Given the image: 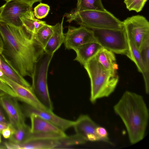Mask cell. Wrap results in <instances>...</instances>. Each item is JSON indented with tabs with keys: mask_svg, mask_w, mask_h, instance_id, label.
Here are the masks:
<instances>
[{
	"mask_svg": "<svg viewBox=\"0 0 149 149\" xmlns=\"http://www.w3.org/2000/svg\"><path fill=\"white\" fill-rule=\"evenodd\" d=\"M4 0V1H6V2H8V1H10V0Z\"/></svg>",
	"mask_w": 149,
	"mask_h": 149,
	"instance_id": "cell-37",
	"label": "cell"
},
{
	"mask_svg": "<svg viewBox=\"0 0 149 149\" xmlns=\"http://www.w3.org/2000/svg\"><path fill=\"white\" fill-rule=\"evenodd\" d=\"M147 0H124V3L127 8L129 10H134L136 12H140Z\"/></svg>",
	"mask_w": 149,
	"mask_h": 149,
	"instance_id": "cell-25",
	"label": "cell"
},
{
	"mask_svg": "<svg viewBox=\"0 0 149 149\" xmlns=\"http://www.w3.org/2000/svg\"><path fill=\"white\" fill-rule=\"evenodd\" d=\"M3 41L1 38V37L0 35V54H1L2 53V52L3 49Z\"/></svg>",
	"mask_w": 149,
	"mask_h": 149,
	"instance_id": "cell-34",
	"label": "cell"
},
{
	"mask_svg": "<svg viewBox=\"0 0 149 149\" xmlns=\"http://www.w3.org/2000/svg\"><path fill=\"white\" fill-rule=\"evenodd\" d=\"M53 56L44 52L36 63L31 77L32 91L41 104L50 111H52L53 107L49 91L47 76Z\"/></svg>",
	"mask_w": 149,
	"mask_h": 149,
	"instance_id": "cell-5",
	"label": "cell"
},
{
	"mask_svg": "<svg viewBox=\"0 0 149 149\" xmlns=\"http://www.w3.org/2000/svg\"><path fill=\"white\" fill-rule=\"evenodd\" d=\"M20 1L25 3L32 8V6L34 3L36 2H41L42 0H18Z\"/></svg>",
	"mask_w": 149,
	"mask_h": 149,
	"instance_id": "cell-31",
	"label": "cell"
},
{
	"mask_svg": "<svg viewBox=\"0 0 149 149\" xmlns=\"http://www.w3.org/2000/svg\"><path fill=\"white\" fill-rule=\"evenodd\" d=\"M66 22L74 21L77 24L90 29H122L123 22L109 12L88 10L77 11L75 10L65 13Z\"/></svg>",
	"mask_w": 149,
	"mask_h": 149,
	"instance_id": "cell-4",
	"label": "cell"
},
{
	"mask_svg": "<svg viewBox=\"0 0 149 149\" xmlns=\"http://www.w3.org/2000/svg\"><path fill=\"white\" fill-rule=\"evenodd\" d=\"M32 9L18 0H11L0 8V22L21 27L23 25L20 17Z\"/></svg>",
	"mask_w": 149,
	"mask_h": 149,
	"instance_id": "cell-8",
	"label": "cell"
},
{
	"mask_svg": "<svg viewBox=\"0 0 149 149\" xmlns=\"http://www.w3.org/2000/svg\"><path fill=\"white\" fill-rule=\"evenodd\" d=\"M0 105L6 113L9 123L15 128L25 123L24 113L17 99L8 95L0 97Z\"/></svg>",
	"mask_w": 149,
	"mask_h": 149,
	"instance_id": "cell-12",
	"label": "cell"
},
{
	"mask_svg": "<svg viewBox=\"0 0 149 149\" xmlns=\"http://www.w3.org/2000/svg\"><path fill=\"white\" fill-rule=\"evenodd\" d=\"M96 40L102 47L114 53L129 54L127 37L124 28L122 29H91Z\"/></svg>",
	"mask_w": 149,
	"mask_h": 149,
	"instance_id": "cell-6",
	"label": "cell"
},
{
	"mask_svg": "<svg viewBox=\"0 0 149 149\" xmlns=\"http://www.w3.org/2000/svg\"><path fill=\"white\" fill-rule=\"evenodd\" d=\"M84 66L90 80L91 102L94 103L97 99L110 95L114 91L118 81L116 71L105 69L95 56Z\"/></svg>",
	"mask_w": 149,
	"mask_h": 149,
	"instance_id": "cell-3",
	"label": "cell"
},
{
	"mask_svg": "<svg viewBox=\"0 0 149 149\" xmlns=\"http://www.w3.org/2000/svg\"><path fill=\"white\" fill-rule=\"evenodd\" d=\"M0 79L8 85L16 94L17 99L34 108L47 110L40 102L31 88L23 86L3 75Z\"/></svg>",
	"mask_w": 149,
	"mask_h": 149,
	"instance_id": "cell-10",
	"label": "cell"
},
{
	"mask_svg": "<svg viewBox=\"0 0 149 149\" xmlns=\"http://www.w3.org/2000/svg\"><path fill=\"white\" fill-rule=\"evenodd\" d=\"M28 117L31 120V132L57 134L63 136L67 135L65 132L38 116L31 114Z\"/></svg>",
	"mask_w": 149,
	"mask_h": 149,
	"instance_id": "cell-15",
	"label": "cell"
},
{
	"mask_svg": "<svg viewBox=\"0 0 149 149\" xmlns=\"http://www.w3.org/2000/svg\"><path fill=\"white\" fill-rule=\"evenodd\" d=\"M0 123L8 124L9 123L7 120L4 113L0 107Z\"/></svg>",
	"mask_w": 149,
	"mask_h": 149,
	"instance_id": "cell-32",
	"label": "cell"
},
{
	"mask_svg": "<svg viewBox=\"0 0 149 149\" xmlns=\"http://www.w3.org/2000/svg\"><path fill=\"white\" fill-rule=\"evenodd\" d=\"M4 75L14 81L26 87L31 88V85L0 54V77Z\"/></svg>",
	"mask_w": 149,
	"mask_h": 149,
	"instance_id": "cell-19",
	"label": "cell"
},
{
	"mask_svg": "<svg viewBox=\"0 0 149 149\" xmlns=\"http://www.w3.org/2000/svg\"><path fill=\"white\" fill-rule=\"evenodd\" d=\"M30 127L25 123L15 128V130L9 139V142L15 144H20L29 140L30 134Z\"/></svg>",
	"mask_w": 149,
	"mask_h": 149,
	"instance_id": "cell-22",
	"label": "cell"
},
{
	"mask_svg": "<svg viewBox=\"0 0 149 149\" xmlns=\"http://www.w3.org/2000/svg\"><path fill=\"white\" fill-rule=\"evenodd\" d=\"M0 89L7 95L17 99V96L11 88L0 79Z\"/></svg>",
	"mask_w": 149,
	"mask_h": 149,
	"instance_id": "cell-29",
	"label": "cell"
},
{
	"mask_svg": "<svg viewBox=\"0 0 149 149\" xmlns=\"http://www.w3.org/2000/svg\"><path fill=\"white\" fill-rule=\"evenodd\" d=\"M50 10V6L48 4L40 2L34 8L33 12L37 18L42 19L46 17Z\"/></svg>",
	"mask_w": 149,
	"mask_h": 149,
	"instance_id": "cell-26",
	"label": "cell"
},
{
	"mask_svg": "<svg viewBox=\"0 0 149 149\" xmlns=\"http://www.w3.org/2000/svg\"><path fill=\"white\" fill-rule=\"evenodd\" d=\"M8 124L0 123V134H1L2 130L6 127Z\"/></svg>",
	"mask_w": 149,
	"mask_h": 149,
	"instance_id": "cell-33",
	"label": "cell"
},
{
	"mask_svg": "<svg viewBox=\"0 0 149 149\" xmlns=\"http://www.w3.org/2000/svg\"><path fill=\"white\" fill-rule=\"evenodd\" d=\"M102 47L101 46L96 42H89L80 45L74 51L76 56L74 60L84 65L95 57Z\"/></svg>",
	"mask_w": 149,
	"mask_h": 149,
	"instance_id": "cell-18",
	"label": "cell"
},
{
	"mask_svg": "<svg viewBox=\"0 0 149 149\" xmlns=\"http://www.w3.org/2000/svg\"><path fill=\"white\" fill-rule=\"evenodd\" d=\"M140 52L146 71L149 74V40L144 44Z\"/></svg>",
	"mask_w": 149,
	"mask_h": 149,
	"instance_id": "cell-27",
	"label": "cell"
},
{
	"mask_svg": "<svg viewBox=\"0 0 149 149\" xmlns=\"http://www.w3.org/2000/svg\"><path fill=\"white\" fill-rule=\"evenodd\" d=\"M15 128L9 123L6 127L2 130L1 134L4 138L9 139L14 133Z\"/></svg>",
	"mask_w": 149,
	"mask_h": 149,
	"instance_id": "cell-30",
	"label": "cell"
},
{
	"mask_svg": "<svg viewBox=\"0 0 149 149\" xmlns=\"http://www.w3.org/2000/svg\"><path fill=\"white\" fill-rule=\"evenodd\" d=\"M126 33L129 50V54L128 57L134 62L138 71L142 74L145 82V91L146 93L148 94L149 92V74L146 71L140 52L137 48L132 37L128 33Z\"/></svg>",
	"mask_w": 149,
	"mask_h": 149,
	"instance_id": "cell-16",
	"label": "cell"
},
{
	"mask_svg": "<svg viewBox=\"0 0 149 149\" xmlns=\"http://www.w3.org/2000/svg\"><path fill=\"white\" fill-rule=\"evenodd\" d=\"M98 125L88 115H80L75 121L72 127L75 134L86 142L101 141L96 129Z\"/></svg>",
	"mask_w": 149,
	"mask_h": 149,
	"instance_id": "cell-11",
	"label": "cell"
},
{
	"mask_svg": "<svg viewBox=\"0 0 149 149\" xmlns=\"http://www.w3.org/2000/svg\"><path fill=\"white\" fill-rule=\"evenodd\" d=\"M25 108V116L34 114L39 116L53 124L65 132L72 127L74 121L61 117L55 114L52 111L37 109L27 105Z\"/></svg>",
	"mask_w": 149,
	"mask_h": 149,
	"instance_id": "cell-14",
	"label": "cell"
},
{
	"mask_svg": "<svg viewBox=\"0 0 149 149\" xmlns=\"http://www.w3.org/2000/svg\"><path fill=\"white\" fill-rule=\"evenodd\" d=\"M20 19L23 26L29 32L34 35L46 24L45 21L36 19L32 10L22 15Z\"/></svg>",
	"mask_w": 149,
	"mask_h": 149,
	"instance_id": "cell-21",
	"label": "cell"
},
{
	"mask_svg": "<svg viewBox=\"0 0 149 149\" xmlns=\"http://www.w3.org/2000/svg\"><path fill=\"white\" fill-rule=\"evenodd\" d=\"M1 142V135L0 134V143ZM5 147L4 145L3 146H0V147Z\"/></svg>",
	"mask_w": 149,
	"mask_h": 149,
	"instance_id": "cell-36",
	"label": "cell"
},
{
	"mask_svg": "<svg viewBox=\"0 0 149 149\" xmlns=\"http://www.w3.org/2000/svg\"><path fill=\"white\" fill-rule=\"evenodd\" d=\"M96 132L101 141L111 144L109 138L107 131L105 128L98 126L96 128Z\"/></svg>",
	"mask_w": 149,
	"mask_h": 149,
	"instance_id": "cell-28",
	"label": "cell"
},
{
	"mask_svg": "<svg viewBox=\"0 0 149 149\" xmlns=\"http://www.w3.org/2000/svg\"><path fill=\"white\" fill-rule=\"evenodd\" d=\"M63 43L66 49L75 51L79 46L91 42H97L92 31L80 26L78 27L69 26L67 32L64 34Z\"/></svg>",
	"mask_w": 149,
	"mask_h": 149,
	"instance_id": "cell-9",
	"label": "cell"
},
{
	"mask_svg": "<svg viewBox=\"0 0 149 149\" xmlns=\"http://www.w3.org/2000/svg\"><path fill=\"white\" fill-rule=\"evenodd\" d=\"M6 95L7 94L4 91L0 89V97Z\"/></svg>",
	"mask_w": 149,
	"mask_h": 149,
	"instance_id": "cell-35",
	"label": "cell"
},
{
	"mask_svg": "<svg viewBox=\"0 0 149 149\" xmlns=\"http://www.w3.org/2000/svg\"><path fill=\"white\" fill-rule=\"evenodd\" d=\"M77 7L75 9L80 11L88 10L106 11L102 0H77Z\"/></svg>",
	"mask_w": 149,
	"mask_h": 149,
	"instance_id": "cell-23",
	"label": "cell"
},
{
	"mask_svg": "<svg viewBox=\"0 0 149 149\" xmlns=\"http://www.w3.org/2000/svg\"><path fill=\"white\" fill-rule=\"evenodd\" d=\"M123 22L126 32L132 38L140 51L144 44L149 40V22L144 17L136 15L128 17Z\"/></svg>",
	"mask_w": 149,
	"mask_h": 149,
	"instance_id": "cell-7",
	"label": "cell"
},
{
	"mask_svg": "<svg viewBox=\"0 0 149 149\" xmlns=\"http://www.w3.org/2000/svg\"><path fill=\"white\" fill-rule=\"evenodd\" d=\"M59 138H42L29 140L20 144L10 143L8 144V149H49L65 147V137Z\"/></svg>",
	"mask_w": 149,
	"mask_h": 149,
	"instance_id": "cell-13",
	"label": "cell"
},
{
	"mask_svg": "<svg viewBox=\"0 0 149 149\" xmlns=\"http://www.w3.org/2000/svg\"><path fill=\"white\" fill-rule=\"evenodd\" d=\"M95 57L97 61L106 70L116 71L118 66L114 53L102 47Z\"/></svg>",
	"mask_w": 149,
	"mask_h": 149,
	"instance_id": "cell-20",
	"label": "cell"
},
{
	"mask_svg": "<svg viewBox=\"0 0 149 149\" xmlns=\"http://www.w3.org/2000/svg\"><path fill=\"white\" fill-rule=\"evenodd\" d=\"M113 109L126 127L130 143L134 144L142 140L145 136L149 117L143 96L126 91L114 105Z\"/></svg>",
	"mask_w": 149,
	"mask_h": 149,
	"instance_id": "cell-2",
	"label": "cell"
},
{
	"mask_svg": "<svg viewBox=\"0 0 149 149\" xmlns=\"http://www.w3.org/2000/svg\"><path fill=\"white\" fill-rule=\"evenodd\" d=\"M53 33L52 26L46 24L40 29L34 35L36 40L43 49Z\"/></svg>",
	"mask_w": 149,
	"mask_h": 149,
	"instance_id": "cell-24",
	"label": "cell"
},
{
	"mask_svg": "<svg viewBox=\"0 0 149 149\" xmlns=\"http://www.w3.org/2000/svg\"><path fill=\"white\" fill-rule=\"evenodd\" d=\"M64 17H63L61 23L52 26L53 33L44 48V52L48 54L54 55L64 42L65 35L63 32V24Z\"/></svg>",
	"mask_w": 149,
	"mask_h": 149,
	"instance_id": "cell-17",
	"label": "cell"
},
{
	"mask_svg": "<svg viewBox=\"0 0 149 149\" xmlns=\"http://www.w3.org/2000/svg\"><path fill=\"white\" fill-rule=\"evenodd\" d=\"M0 35L2 55L21 75L31 77L36 63L45 52L34 35L23 26L18 27L1 22Z\"/></svg>",
	"mask_w": 149,
	"mask_h": 149,
	"instance_id": "cell-1",
	"label": "cell"
}]
</instances>
